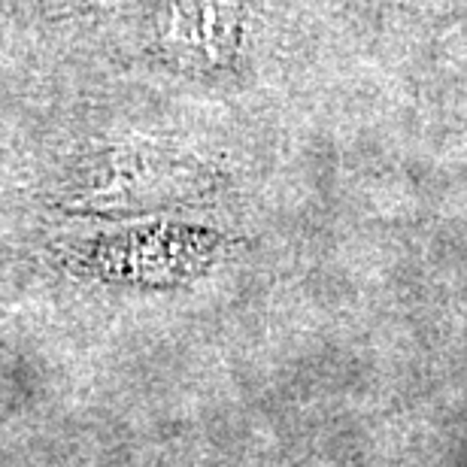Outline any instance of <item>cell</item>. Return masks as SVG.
I'll return each mask as SVG.
<instances>
[{
    "label": "cell",
    "instance_id": "obj_1",
    "mask_svg": "<svg viewBox=\"0 0 467 467\" xmlns=\"http://www.w3.org/2000/svg\"><path fill=\"white\" fill-rule=\"evenodd\" d=\"M182 180L173 173L167 152L149 146L119 149L104 173L82 182L67 198V210L95 216H130L180 201Z\"/></svg>",
    "mask_w": 467,
    "mask_h": 467
}]
</instances>
